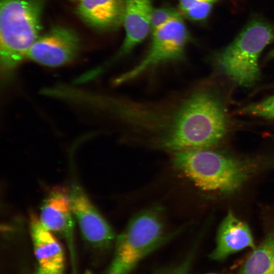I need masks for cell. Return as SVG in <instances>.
I'll use <instances>...</instances> for the list:
<instances>
[{
    "label": "cell",
    "instance_id": "1",
    "mask_svg": "<svg viewBox=\"0 0 274 274\" xmlns=\"http://www.w3.org/2000/svg\"><path fill=\"white\" fill-rule=\"evenodd\" d=\"M99 106L127 132L173 153L209 149L220 142L227 131L221 102L213 93L198 88L155 102L104 96Z\"/></svg>",
    "mask_w": 274,
    "mask_h": 274
},
{
    "label": "cell",
    "instance_id": "2",
    "mask_svg": "<svg viewBox=\"0 0 274 274\" xmlns=\"http://www.w3.org/2000/svg\"><path fill=\"white\" fill-rule=\"evenodd\" d=\"M172 161L199 189L223 194L239 188L252 170L249 163L208 149L175 152Z\"/></svg>",
    "mask_w": 274,
    "mask_h": 274
},
{
    "label": "cell",
    "instance_id": "3",
    "mask_svg": "<svg viewBox=\"0 0 274 274\" xmlns=\"http://www.w3.org/2000/svg\"><path fill=\"white\" fill-rule=\"evenodd\" d=\"M41 0H1V67L6 77L27 57L39 38Z\"/></svg>",
    "mask_w": 274,
    "mask_h": 274
},
{
    "label": "cell",
    "instance_id": "4",
    "mask_svg": "<svg viewBox=\"0 0 274 274\" xmlns=\"http://www.w3.org/2000/svg\"><path fill=\"white\" fill-rule=\"evenodd\" d=\"M172 236L165 231L161 207L154 206L139 212L117 237L109 273L129 274L144 257Z\"/></svg>",
    "mask_w": 274,
    "mask_h": 274
},
{
    "label": "cell",
    "instance_id": "5",
    "mask_svg": "<svg viewBox=\"0 0 274 274\" xmlns=\"http://www.w3.org/2000/svg\"><path fill=\"white\" fill-rule=\"evenodd\" d=\"M273 42L274 25L264 20H253L216 56V63L235 83L250 86L260 77V54Z\"/></svg>",
    "mask_w": 274,
    "mask_h": 274
},
{
    "label": "cell",
    "instance_id": "6",
    "mask_svg": "<svg viewBox=\"0 0 274 274\" xmlns=\"http://www.w3.org/2000/svg\"><path fill=\"white\" fill-rule=\"evenodd\" d=\"M148 51L133 67L116 78L122 84L168 63L183 62L190 36L181 16L166 22L152 32Z\"/></svg>",
    "mask_w": 274,
    "mask_h": 274
},
{
    "label": "cell",
    "instance_id": "7",
    "mask_svg": "<svg viewBox=\"0 0 274 274\" xmlns=\"http://www.w3.org/2000/svg\"><path fill=\"white\" fill-rule=\"evenodd\" d=\"M80 47L79 39L71 29L56 27L39 37L27 57L49 67L65 65L75 59Z\"/></svg>",
    "mask_w": 274,
    "mask_h": 274
},
{
    "label": "cell",
    "instance_id": "8",
    "mask_svg": "<svg viewBox=\"0 0 274 274\" xmlns=\"http://www.w3.org/2000/svg\"><path fill=\"white\" fill-rule=\"evenodd\" d=\"M69 194L73 215L84 239L96 248L110 247L115 236L108 222L80 187L73 185Z\"/></svg>",
    "mask_w": 274,
    "mask_h": 274
},
{
    "label": "cell",
    "instance_id": "9",
    "mask_svg": "<svg viewBox=\"0 0 274 274\" xmlns=\"http://www.w3.org/2000/svg\"><path fill=\"white\" fill-rule=\"evenodd\" d=\"M74 217L69 191L61 187L53 188L42 204L39 220L47 229L66 240L73 262Z\"/></svg>",
    "mask_w": 274,
    "mask_h": 274
},
{
    "label": "cell",
    "instance_id": "10",
    "mask_svg": "<svg viewBox=\"0 0 274 274\" xmlns=\"http://www.w3.org/2000/svg\"><path fill=\"white\" fill-rule=\"evenodd\" d=\"M153 10L152 0H125L122 20L125 38L111 62L129 54L151 32Z\"/></svg>",
    "mask_w": 274,
    "mask_h": 274
},
{
    "label": "cell",
    "instance_id": "11",
    "mask_svg": "<svg viewBox=\"0 0 274 274\" xmlns=\"http://www.w3.org/2000/svg\"><path fill=\"white\" fill-rule=\"evenodd\" d=\"M29 229L39 268L45 274H64L63 250L53 233L34 215L30 217Z\"/></svg>",
    "mask_w": 274,
    "mask_h": 274
},
{
    "label": "cell",
    "instance_id": "12",
    "mask_svg": "<svg viewBox=\"0 0 274 274\" xmlns=\"http://www.w3.org/2000/svg\"><path fill=\"white\" fill-rule=\"evenodd\" d=\"M248 247H255L249 227L229 211L219 226L216 246L210 257L221 260Z\"/></svg>",
    "mask_w": 274,
    "mask_h": 274
},
{
    "label": "cell",
    "instance_id": "13",
    "mask_svg": "<svg viewBox=\"0 0 274 274\" xmlns=\"http://www.w3.org/2000/svg\"><path fill=\"white\" fill-rule=\"evenodd\" d=\"M124 3L125 0H81L77 12L95 27L113 29L122 23Z\"/></svg>",
    "mask_w": 274,
    "mask_h": 274
},
{
    "label": "cell",
    "instance_id": "14",
    "mask_svg": "<svg viewBox=\"0 0 274 274\" xmlns=\"http://www.w3.org/2000/svg\"><path fill=\"white\" fill-rule=\"evenodd\" d=\"M239 274H274V232L253 249Z\"/></svg>",
    "mask_w": 274,
    "mask_h": 274
},
{
    "label": "cell",
    "instance_id": "15",
    "mask_svg": "<svg viewBox=\"0 0 274 274\" xmlns=\"http://www.w3.org/2000/svg\"><path fill=\"white\" fill-rule=\"evenodd\" d=\"M182 13L188 19L195 22L206 20L213 5L218 0H178Z\"/></svg>",
    "mask_w": 274,
    "mask_h": 274
},
{
    "label": "cell",
    "instance_id": "16",
    "mask_svg": "<svg viewBox=\"0 0 274 274\" xmlns=\"http://www.w3.org/2000/svg\"><path fill=\"white\" fill-rule=\"evenodd\" d=\"M243 113L268 119H274V95L251 104L242 110Z\"/></svg>",
    "mask_w": 274,
    "mask_h": 274
},
{
    "label": "cell",
    "instance_id": "17",
    "mask_svg": "<svg viewBox=\"0 0 274 274\" xmlns=\"http://www.w3.org/2000/svg\"><path fill=\"white\" fill-rule=\"evenodd\" d=\"M181 15L175 8L164 6L153 9L151 17V32L170 20Z\"/></svg>",
    "mask_w": 274,
    "mask_h": 274
},
{
    "label": "cell",
    "instance_id": "18",
    "mask_svg": "<svg viewBox=\"0 0 274 274\" xmlns=\"http://www.w3.org/2000/svg\"><path fill=\"white\" fill-rule=\"evenodd\" d=\"M191 261V256H190L179 264L169 269L162 274H189Z\"/></svg>",
    "mask_w": 274,
    "mask_h": 274
},
{
    "label": "cell",
    "instance_id": "19",
    "mask_svg": "<svg viewBox=\"0 0 274 274\" xmlns=\"http://www.w3.org/2000/svg\"><path fill=\"white\" fill-rule=\"evenodd\" d=\"M35 274H45V273H44L41 269L38 268L37 272L35 273Z\"/></svg>",
    "mask_w": 274,
    "mask_h": 274
},
{
    "label": "cell",
    "instance_id": "20",
    "mask_svg": "<svg viewBox=\"0 0 274 274\" xmlns=\"http://www.w3.org/2000/svg\"><path fill=\"white\" fill-rule=\"evenodd\" d=\"M73 1H81V0H73Z\"/></svg>",
    "mask_w": 274,
    "mask_h": 274
},
{
    "label": "cell",
    "instance_id": "21",
    "mask_svg": "<svg viewBox=\"0 0 274 274\" xmlns=\"http://www.w3.org/2000/svg\"><path fill=\"white\" fill-rule=\"evenodd\" d=\"M109 274H113V273H109Z\"/></svg>",
    "mask_w": 274,
    "mask_h": 274
},
{
    "label": "cell",
    "instance_id": "22",
    "mask_svg": "<svg viewBox=\"0 0 274 274\" xmlns=\"http://www.w3.org/2000/svg\"><path fill=\"white\" fill-rule=\"evenodd\" d=\"M211 274H213V273H211Z\"/></svg>",
    "mask_w": 274,
    "mask_h": 274
}]
</instances>
